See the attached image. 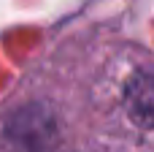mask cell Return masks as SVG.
I'll return each mask as SVG.
<instances>
[{
    "label": "cell",
    "instance_id": "cell-1",
    "mask_svg": "<svg viewBox=\"0 0 154 152\" xmlns=\"http://www.w3.org/2000/svg\"><path fill=\"white\" fill-rule=\"evenodd\" d=\"M127 106L135 122L154 128V76H135L127 87Z\"/></svg>",
    "mask_w": 154,
    "mask_h": 152
}]
</instances>
